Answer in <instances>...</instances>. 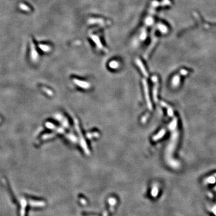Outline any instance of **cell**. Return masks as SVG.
Returning a JSON list of instances; mask_svg holds the SVG:
<instances>
[{
  "label": "cell",
  "instance_id": "cell-17",
  "mask_svg": "<svg viewBox=\"0 0 216 216\" xmlns=\"http://www.w3.org/2000/svg\"><path fill=\"white\" fill-rule=\"evenodd\" d=\"M179 73L181 75V76H185V75H187V74L189 73V71L186 70L185 69H182L180 71Z\"/></svg>",
  "mask_w": 216,
  "mask_h": 216
},
{
  "label": "cell",
  "instance_id": "cell-10",
  "mask_svg": "<svg viewBox=\"0 0 216 216\" xmlns=\"http://www.w3.org/2000/svg\"><path fill=\"white\" fill-rule=\"evenodd\" d=\"M165 133H166L165 130L161 129L159 133H157L156 135H155L154 137H153V140H154V141H156V140H159V139H161V138H163V137L164 136V135L165 134Z\"/></svg>",
  "mask_w": 216,
  "mask_h": 216
},
{
  "label": "cell",
  "instance_id": "cell-20",
  "mask_svg": "<svg viewBox=\"0 0 216 216\" xmlns=\"http://www.w3.org/2000/svg\"><path fill=\"white\" fill-rule=\"evenodd\" d=\"M81 203H82V204H87V202H86V201L85 200H83V199H81Z\"/></svg>",
  "mask_w": 216,
  "mask_h": 216
},
{
  "label": "cell",
  "instance_id": "cell-4",
  "mask_svg": "<svg viewBox=\"0 0 216 216\" xmlns=\"http://www.w3.org/2000/svg\"><path fill=\"white\" fill-rule=\"evenodd\" d=\"M89 36H90L91 39H92L93 41L95 43V44H96V46H97V47H98V49L103 50V51H104V52H107L106 49H105L104 47H103V46L102 45V43H101L100 41V39H99V38H98V36H96V35H93V34L89 35Z\"/></svg>",
  "mask_w": 216,
  "mask_h": 216
},
{
  "label": "cell",
  "instance_id": "cell-8",
  "mask_svg": "<svg viewBox=\"0 0 216 216\" xmlns=\"http://www.w3.org/2000/svg\"><path fill=\"white\" fill-rule=\"evenodd\" d=\"M180 76L181 75H180V73L178 75H176L173 77L172 80V85L174 88H176L179 86L180 83V79H181V77Z\"/></svg>",
  "mask_w": 216,
  "mask_h": 216
},
{
  "label": "cell",
  "instance_id": "cell-12",
  "mask_svg": "<svg viewBox=\"0 0 216 216\" xmlns=\"http://www.w3.org/2000/svg\"><path fill=\"white\" fill-rule=\"evenodd\" d=\"M88 22L91 24H102V23H104V21L102 19H90Z\"/></svg>",
  "mask_w": 216,
  "mask_h": 216
},
{
  "label": "cell",
  "instance_id": "cell-16",
  "mask_svg": "<svg viewBox=\"0 0 216 216\" xmlns=\"http://www.w3.org/2000/svg\"><path fill=\"white\" fill-rule=\"evenodd\" d=\"M158 84H155V87H154V89H153V96H154V99L155 100V102H157V94H158Z\"/></svg>",
  "mask_w": 216,
  "mask_h": 216
},
{
  "label": "cell",
  "instance_id": "cell-3",
  "mask_svg": "<svg viewBox=\"0 0 216 216\" xmlns=\"http://www.w3.org/2000/svg\"><path fill=\"white\" fill-rule=\"evenodd\" d=\"M143 84H144V93H145V98L146 100H147L148 108H149L150 109H152V104L151 102L150 101V98H149V93H148L149 91H148V85H147V81H146L145 80H143Z\"/></svg>",
  "mask_w": 216,
  "mask_h": 216
},
{
  "label": "cell",
  "instance_id": "cell-1",
  "mask_svg": "<svg viewBox=\"0 0 216 216\" xmlns=\"http://www.w3.org/2000/svg\"><path fill=\"white\" fill-rule=\"evenodd\" d=\"M178 127V119L176 117H174L172 121L169 124V128L170 131L171 132V137H170V140L169 141V143L168 144V145L167 147L166 151V157L167 159H168L170 164L173 165L176 164V161H174L172 159V154L174 153L175 148L177 145L178 141L179 138V132L177 129Z\"/></svg>",
  "mask_w": 216,
  "mask_h": 216
},
{
  "label": "cell",
  "instance_id": "cell-15",
  "mask_svg": "<svg viewBox=\"0 0 216 216\" xmlns=\"http://www.w3.org/2000/svg\"><path fill=\"white\" fill-rule=\"evenodd\" d=\"M153 22H154V19H153V17L151 16H148L146 18L145 24L147 26H150V25H151L153 24Z\"/></svg>",
  "mask_w": 216,
  "mask_h": 216
},
{
  "label": "cell",
  "instance_id": "cell-9",
  "mask_svg": "<svg viewBox=\"0 0 216 216\" xmlns=\"http://www.w3.org/2000/svg\"><path fill=\"white\" fill-rule=\"evenodd\" d=\"M161 104L163 106H164L165 108H166L167 109V111H168V113L169 115V117H174V111H173L172 108L169 106L168 104H167L165 102H161Z\"/></svg>",
  "mask_w": 216,
  "mask_h": 216
},
{
  "label": "cell",
  "instance_id": "cell-14",
  "mask_svg": "<svg viewBox=\"0 0 216 216\" xmlns=\"http://www.w3.org/2000/svg\"><path fill=\"white\" fill-rule=\"evenodd\" d=\"M158 194V186L157 184H155L154 185H153V189L151 190V195L153 197H156V196Z\"/></svg>",
  "mask_w": 216,
  "mask_h": 216
},
{
  "label": "cell",
  "instance_id": "cell-5",
  "mask_svg": "<svg viewBox=\"0 0 216 216\" xmlns=\"http://www.w3.org/2000/svg\"><path fill=\"white\" fill-rule=\"evenodd\" d=\"M157 41V37L153 38V40H152L150 46H149V47H148V49L147 50V51H146V52L145 53V54L144 55V57L145 58H147V57H148V55H149V54L150 53V52H151L152 50L153 49L154 47L155 46V44H156Z\"/></svg>",
  "mask_w": 216,
  "mask_h": 216
},
{
  "label": "cell",
  "instance_id": "cell-6",
  "mask_svg": "<svg viewBox=\"0 0 216 216\" xmlns=\"http://www.w3.org/2000/svg\"><path fill=\"white\" fill-rule=\"evenodd\" d=\"M74 82L76 83L77 85H78L79 87L81 88H84V89H88L89 88H90V84L88 82H86L85 81H79L78 79H74Z\"/></svg>",
  "mask_w": 216,
  "mask_h": 216
},
{
  "label": "cell",
  "instance_id": "cell-18",
  "mask_svg": "<svg viewBox=\"0 0 216 216\" xmlns=\"http://www.w3.org/2000/svg\"><path fill=\"white\" fill-rule=\"evenodd\" d=\"M147 35V32H146V31H145V32H143L142 33L141 36H140V39H141V40H145V39H146Z\"/></svg>",
  "mask_w": 216,
  "mask_h": 216
},
{
  "label": "cell",
  "instance_id": "cell-11",
  "mask_svg": "<svg viewBox=\"0 0 216 216\" xmlns=\"http://www.w3.org/2000/svg\"><path fill=\"white\" fill-rule=\"evenodd\" d=\"M109 66L110 68H112V69H117L119 67V64L116 61H112L109 64Z\"/></svg>",
  "mask_w": 216,
  "mask_h": 216
},
{
  "label": "cell",
  "instance_id": "cell-7",
  "mask_svg": "<svg viewBox=\"0 0 216 216\" xmlns=\"http://www.w3.org/2000/svg\"><path fill=\"white\" fill-rule=\"evenodd\" d=\"M136 62L137 65H138V67H139V68L140 69V70H141L142 73L144 74V76H145L146 77H148V73H147V70H146L145 68V67H144V64H143L142 62V61H140V60H139V59L137 58L136 60Z\"/></svg>",
  "mask_w": 216,
  "mask_h": 216
},
{
  "label": "cell",
  "instance_id": "cell-13",
  "mask_svg": "<svg viewBox=\"0 0 216 216\" xmlns=\"http://www.w3.org/2000/svg\"><path fill=\"white\" fill-rule=\"evenodd\" d=\"M157 28L159 30H160V32H161L162 33H166L168 31V28H167L166 26H165V25H163V24H158L157 25Z\"/></svg>",
  "mask_w": 216,
  "mask_h": 216
},
{
  "label": "cell",
  "instance_id": "cell-2",
  "mask_svg": "<svg viewBox=\"0 0 216 216\" xmlns=\"http://www.w3.org/2000/svg\"><path fill=\"white\" fill-rule=\"evenodd\" d=\"M75 126H76V130H77V132H78V133L79 134L80 139H81V146L82 147V148H83V150L85 151V153H87V154H89V149H88V147H87V144H86L85 140H84V138H83V136H82V134H81V130H80V129H79V124H78V123H77V121L76 120V119H75Z\"/></svg>",
  "mask_w": 216,
  "mask_h": 216
},
{
  "label": "cell",
  "instance_id": "cell-19",
  "mask_svg": "<svg viewBox=\"0 0 216 216\" xmlns=\"http://www.w3.org/2000/svg\"><path fill=\"white\" fill-rule=\"evenodd\" d=\"M148 118V114H147L146 115H144V117H143L142 119V123L145 122V121L147 120V118Z\"/></svg>",
  "mask_w": 216,
  "mask_h": 216
}]
</instances>
